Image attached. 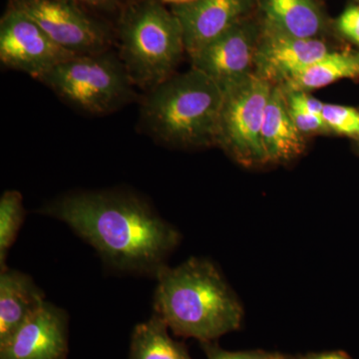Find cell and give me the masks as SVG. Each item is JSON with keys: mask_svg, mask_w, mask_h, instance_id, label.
I'll return each mask as SVG.
<instances>
[{"mask_svg": "<svg viewBox=\"0 0 359 359\" xmlns=\"http://www.w3.org/2000/svg\"><path fill=\"white\" fill-rule=\"evenodd\" d=\"M163 4H171L172 6H184V4H192L197 0H160Z\"/></svg>", "mask_w": 359, "mask_h": 359, "instance_id": "cell-26", "label": "cell"}, {"mask_svg": "<svg viewBox=\"0 0 359 359\" xmlns=\"http://www.w3.org/2000/svg\"><path fill=\"white\" fill-rule=\"evenodd\" d=\"M56 44L75 55L109 50L114 26L72 0H9Z\"/></svg>", "mask_w": 359, "mask_h": 359, "instance_id": "cell-7", "label": "cell"}, {"mask_svg": "<svg viewBox=\"0 0 359 359\" xmlns=\"http://www.w3.org/2000/svg\"><path fill=\"white\" fill-rule=\"evenodd\" d=\"M37 212L67 224L117 273L156 278L181 241L173 224L130 191L71 192Z\"/></svg>", "mask_w": 359, "mask_h": 359, "instance_id": "cell-1", "label": "cell"}, {"mask_svg": "<svg viewBox=\"0 0 359 359\" xmlns=\"http://www.w3.org/2000/svg\"><path fill=\"white\" fill-rule=\"evenodd\" d=\"M337 28L342 36L359 47V6L347 7L337 18Z\"/></svg>", "mask_w": 359, "mask_h": 359, "instance_id": "cell-23", "label": "cell"}, {"mask_svg": "<svg viewBox=\"0 0 359 359\" xmlns=\"http://www.w3.org/2000/svg\"><path fill=\"white\" fill-rule=\"evenodd\" d=\"M25 218L22 195L9 190L0 198V269L7 268V252L13 247Z\"/></svg>", "mask_w": 359, "mask_h": 359, "instance_id": "cell-18", "label": "cell"}, {"mask_svg": "<svg viewBox=\"0 0 359 359\" xmlns=\"http://www.w3.org/2000/svg\"><path fill=\"white\" fill-rule=\"evenodd\" d=\"M332 49L320 39H299L262 23L255 74L273 85H283Z\"/></svg>", "mask_w": 359, "mask_h": 359, "instance_id": "cell-11", "label": "cell"}, {"mask_svg": "<svg viewBox=\"0 0 359 359\" xmlns=\"http://www.w3.org/2000/svg\"><path fill=\"white\" fill-rule=\"evenodd\" d=\"M359 78V51L330 50L313 65L295 73L280 86L309 92L339 80Z\"/></svg>", "mask_w": 359, "mask_h": 359, "instance_id": "cell-16", "label": "cell"}, {"mask_svg": "<svg viewBox=\"0 0 359 359\" xmlns=\"http://www.w3.org/2000/svg\"><path fill=\"white\" fill-rule=\"evenodd\" d=\"M259 0H197L184 6H172L183 30L189 57L205 45L252 16Z\"/></svg>", "mask_w": 359, "mask_h": 359, "instance_id": "cell-12", "label": "cell"}, {"mask_svg": "<svg viewBox=\"0 0 359 359\" xmlns=\"http://www.w3.org/2000/svg\"><path fill=\"white\" fill-rule=\"evenodd\" d=\"M80 6L86 7L92 11L119 13L128 0H72Z\"/></svg>", "mask_w": 359, "mask_h": 359, "instance_id": "cell-24", "label": "cell"}, {"mask_svg": "<svg viewBox=\"0 0 359 359\" xmlns=\"http://www.w3.org/2000/svg\"><path fill=\"white\" fill-rule=\"evenodd\" d=\"M203 351L207 356V359H285L287 355L278 353H269V351H230L222 348L214 341L201 342Z\"/></svg>", "mask_w": 359, "mask_h": 359, "instance_id": "cell-20", "label": "cell"}, {"mask_svg": "<svg viewBox=\"0 0 359 359\" xmlns=\"http://www.w3.org/2000/svg\"><path fill=\"white\" fill-rule=\"evenodd\" d=\"M292 359H353L341 351H323V353H308L306 355L294 356Z\"/></svg>", "mask_w": 359, "mask_h": 359, "instance_id": "cell-25", "label": "cell"}, {"mask_svg": "<svg viewBox=\"0 0 359 359\" xmlns=\"http://www.w3.org/2000/svg\"><path fill=\"white\" fill-rule=\"evenodd\" d=\"M285 359H292V356H287V358H285Z\"/></svg>", "mask_w": 359, "mask_h": 359, "instance_id": "cell-27", "label": "cell"}, {"mask_svg": "<svg viewBox=\"0 0 359 359\" xmlns=\"http://www.w3.org/2000/svg\"><path fill=\"white\" fill-rule=\"evenodd\" d=\"M68 353V314L47 302L0 344V359H67Z\"/></svg>", "mask_w": 359, "mask_h": 359, "instance_id": "cell-10", "label": "cell"}, {"mask_svg": "<svg viewBox=\"0 0 359 359\" xmlns=\"http://www.w3.org/2000/svg\"><path fill=\"white\" fill-rule=\"evenodd\" d=\"M75 54L56 44L27 14L8 4L0 20V61L39 80Z\"/></svg>", "mask_w": 359, "mask_h": 359, "instance_id": "cell-8", "label": "cell"}, {"mask_svg": "<svg viewBox=\"0 0 359 359\" xmlns=\"http://www.w3.org/2000/svg\"><path fill=\"white\" fill-rule=\"evenodd\" d=\"M273 87L254 73L224 91L217 145L243 167L268 164L262 126Z\"/></svg>", "mask_w": 359, "mask_h": 359, "instance_id": "cell-6", "label": "cell"}, {"mask_svg": "<svg viewBox=\"0 0 359 359\" xmlns=\"http://www.w3.org/2000/svg\"><path fill=\"white\" fill-rule=\"evenodd\" d=\"M39 81L66 103L91 115L114 112L136 95L121 59L110 50L72 56Z\"/></svg>", "mask_w": 359, "mask_h": 359, "instance_id": "cell-5", "label": "cell"}, {"mask_svg": "<svg viewBox=\"0 0 359 359\" xmlns=\"http://www.w3.org/2000/svg\"><path fill=\"white\" fill-rule=\"evenodd\" d=\"M283 91H285V99H287V106L290 108L304 111V112L323 117V111L325 103L321 102L318 99L309 95V92L285 88H283Z\"/></svg>", "mask_w": 359, "mask_h": 359, "instance_id": "cell-22", "label": "cell"}, {"mask_svg": "<svg viewBox=\"0 0 359 359\" xmlns=\"http://www.w3.org/2000/svg\"><path fill=\"white\" fill-rule=\"evenodd\" d=\"M323 119L330 133L359 142V110L356 108L325 103Z\"/></svg>", "mask_w": 359, "mask_h": 359, "instance_id": "cell-19", "label": "cell"}, {"mask_svg": "<svg viewBox=\"0 0 359 359\" xmlns=\"http://www.w3.org/2000/svg\"><path fill=\"white\" fill-rule=\"evenodd\" d=\"M289 107V106H287ZM289 112L295 127L302 134L316 135L330 133L327 124L321 116L311 114L304 111L292 109L289 107Z\"/></svg>", "mask_w": 359, "mask_h": 359, "instance_id": "cell-21", "label": "cell"}, {"mask_svg": "<svg viewBox=\"0 0 359 359\" xmlns=\"http://www.w3.org/2000/svg\"><path fill=\"white\" fill-rule=\"evenodd\" d=\"M261 33L262 23L245 18L191 56L192 67L224 91L254 74Z\"/></svg>", "mask_w": 359, "mask_h": 359, "instance_id": "cell-9", "label": "cell"}, {"mask_svg": "<svg viewBox=\"0 0 359 359\" xmlns=\"http://www.w3.org/2000/svg\"><path fill=\"white\" fill-rule=\"evenodd\" d=\"M223 101V89L192 67L146 92L139 122L148 136L168 147H211L217 145Z\"/></svg>", "mask_w": 359, "mask_h": 359, "instance_id": "cell-3", "label": "cell"}, {"mask_svg": "<svg viewBox=\"0 0 359 359\" xmlns=\"http://www.w3.org/2000/svg\"><path fill=\"white\" fill-rule=\"evenodd\" d=\"M262 144L268 164L292 162L306 150V138L290 118L285 91L280 85H273L266 104Z\"/></svg>", "mask_w": 359, "mask_h": 359, "instance_id": "cell-13", "label": "cell"}, {"mask_svg": "<svg viewBox=\"0 0 359 359\" xmlns=\"http://www.w3.org/2000/svg\"><path fill=\"white\" fill-rule=\"evenodd\" d=\"M44 302V292L32 276L15 269H0V344L11 339Z\"/></svg>", "mask_w": 359, "mask_h": 359, "instance_id": "cell-14", "label": "cell"}, {"mask_svg": "<svg viewBox=\"0 0 359 359\" xmlns=\"http://www.w3.org/2000/svg\"><path fill=\"white\" fill-rule=\"evenodd\" d=\"M358 1H359V0H358Z\"/></svg>", "mask_w": 359, "mask_h": 359, "instance_id": "cell-28", "label": "cell"}, {"mask_svg": "<svg viewBox=\"0 0 359 359\" xmlns=\"http://www.w3.org/2000/svg\"><path fill=\"white\" fill-rule=\"evenodd\" d=\"M155 280L154 313L177 337L215 341L242 325L244 309L209 259L191 257L166 266Z\"/></svg>", "mask_w": 359, "mask_h": 359, "instance_id": "cell-2", "label": "cell"}, {"mask_svg": "<svg viewBox=\"0 0 359 359\" xmlns=\"http://www.w3.org/2000/svg\"><path fill=\"white\" fill-rule=\"evenodd\" d=\"M263 25L299 39H320L327 26L316 0H259Z\"/></svg>", "mask_w": 359, "mask_h": 359, "instance_id": "cell-15", "label": "cell"}, {"mask_svg": "<svg viewBox=\"0 0 359 359\" xmlns=\"http://www.w3.org/2000/svg\"><path fill=\"white\" fill-rule=\"evenodd\" d=\"M129 359H193L185 344L172 339L169 327L153 313L134 327Z\"/></svg>", "mask_w": 359, "mask_h": 359, "instance_id": "cell-17", "label": "cell"}, {"mask_svg": "<svg viewBox=\"0 0 359 359\" xmlns=\"http://www.w3.org/2000/svg\"><path fill=\"white\" fill-rule=\"evenodd\" d=\"M115 40L135 87L150 91L173 76L186 53L178 18L160 0H128L118 13Z\"/></svg>", "mask_w": 359, "mask_h": 359, "instance_id": "cell-4", "label": "cell"}]
</instances>
